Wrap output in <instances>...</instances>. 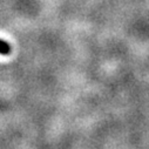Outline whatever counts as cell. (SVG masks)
<instances>
[{
    "label": "cell",
    "instance_id": "cell-1",
    "mask_svg": "<svg viewBox=\"0 0 149 149\" xmlns=\"http://www.w3.org/2000/svg\"><path fill=\"white\" fill-rule=\"evenodd\" d=\"M11 51H12L11 45L7 41L0 39V54L1 55H8V54H11Z\"/></svg>",
    "mask_w": 149,
    "mask_h": 149
}]
</instances>
